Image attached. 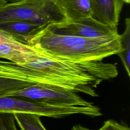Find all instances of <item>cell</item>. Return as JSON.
<instances>
[{"label":"cell","instance_id":"9","mask_svg":"<svg viewBox=\"0 0 130 130\" xmlns=\"http://www.w3.org/2000/svg\"><path fill=\"white\" fill-rule=\"evenodd\" d=\"M66 21H74L91 17L89 0H52Z\"/></svg>","mask_w":130,"mask_h":130},{"label":"cell","instance_id":"11","mask_svg":"<svg viewBox=\"0 0 130 130\" xmlns=\"http://www.w3.org/2000/svg\"><path fill=\"white\" fill-rule=\"evenodd\" d=\"M14 115L21 130H47L39 115L23 113H16Z\"/></svg>","mask_w":130,"mask_h":130},{"label":"cell","instance_id":"17","mask_svg":"<svg viewBox=\"0 0 130 130\" xmlns=\"http://www.w3.org/2000/svg\"><path fill=\"white\" fill-rule=\"evenodd\" d=\"M7 3V2L5 0H0V10L6 5Z\"/></svg>","mask_w":130,"mask_h":130},{"label":"cell","instance_id":"10","mask_svg":"<svg viewBox=\"0 0 130 130\" xmlns=\"http://www.w3.org/2000/svg\"><path fill=\"white\" fill-rule=\"evenodd\" d=\"M125 29L120 35L123 50L117 54L120 58L128 76H130V19L125 18Z\"/></svg>","mask_w":130,"mask_h":130},{"label":"cell","instance_id":"14","mask_svg":"<svg viewBox=\"0 0 130 130\" xmlns=\"http://www.w3.org/2000/svg\"><path fill=\"white\" fill-rule=\"evenodd\" d=\"M99 130H130L126 125L118 123L113 119L105 121Z\"/></svg>","mask_w":130,"mask_h":130},{"label":"cell","instance_id":"18","mask_svg":"<svg viewBox=\"0 0 130 130\" xmlns=\"http://www.w3.org/2000/svg\"><path fill=\"white\" fill-rule=\"evenodd\" d=\"M6 2H7V3H13V2H18L20 0H5Z\"/></svg>","mask_w":130,"mask_h":130},{"label":"cell","instance_id":"3","mask_svg":"<svg viewBox=\"0 0 130 130\" xmlns=\"http://www.w3.org/2000/svg\"><path fill=\"white\" fill-rule=\"evenodd\" d=\"M24 20L42 25L66 21L52 0H20L7 3L0 10V22Z\"/></svg>","mask_w":130,"mask_h":130},{"label":"cell","instance_id":"1","mask_svg":"<svg viewBox=\"0 0 130 130\" xmlns=\"http://www.w3.org/2000/svg\"><path fill=\"white\" fill-rule=\"evenodd\" d=\"M27 44L46 55L75 62L102 60L123 50L119 34L104 38H83L56 34L46 26Z\"/></svg>","mask_w":130,"mask_h":130},{"label":"cell","instance_id":"7","mask_svg":"<svg viewBox=\"0 0 130 130\" xmlns=\"http://www.w3.org/2000/svg\"><path fill=\"white\" fill-rule=\"evenodd\" d=\"M42 53L34 47L15 41L0 44V58L22 65L39 57Z\"/></svg>","mask_w":130,"mask_h":130},{"label":"cell","instance_id":"13","mask_svg":"<svg viewBox=\"0 0 130 130\" xmlns=\"http://www.w3.org/2000/svg\"><path fill=\"white\" fill-rule=\"evenodd\" d=\"M14 114L0 113V130H18Z\"/></svg>","mask_w":130,"mask_h":130},{"label":"cell","instance_id":"6","mask_svg":"<svg viewBox=\"0 0 130 130\" xmlns=\"http://www.w3.org/2000/svg\"><path fill=\"white\" fill-rule=\"evenodd\" d=\"M91 17L112 27H117L124 4L123 0H89Z\"/></svg>","mask_w":130,"mask_h":130},{"label":"cell","instance_id":"5","mask_svg":"<svg viewBox=\"0 0 130 130\" xmlns=\"http://www.w3.org/2000/svg\"><path fill=\"white\" fill-rule=\"evenodd\" d=\"M46 27L56 34L89 38H104L119 34L117 27L102 23L91 17L51 24Z\"/></svg>","mask_w":130,"mask_h":130},{"label":"cell","instance_id":"16","mask_svg":"<svg viewBox=\"0 0 130 130\" xmlns=\"http://www.w3.org/2000/svg\"><path fill=\"white\" fill-rule=\"evenodd\" d=\"M71 130H93V129H89L80 124H76L74 125ZM98 130H99V129H98Z\"/></svg>","mask_w":130,"mask_h":130},{"label":"cell","instance_id":"4","mask_svg":"<svg viewBox=\"0 0 130 130\" xmlns=\"http://www.w3.org/2000/svg\"><path fill=\"white\" fill-rule=\"evenodd\" d=\"M3 96H14L45 102L75 106H93V103L82 98L78 93L44 84H34L9 93Z\"/></svg>","mask_w":130,"mask_h":130},{"label":"cell","instance_id":"19","mask_svg":"<svg viewBox=\"0 0 130 130\" xmlns=\"http://www.w3.org/2000/svg\"><path fill=\"white\" fill-rule=\"evenodd\" d=\"M124 3H126V4H129V2H130V0H123Z\"/></svg>","mask_w":130,"mask_h":130},{"label":"cell","instance_id":"15","mask_svg":"<svg viewBox=\"0 0 130 130\" xmlns=\"http://www.w3.org/2000/svg\"><path fill=\"white\" fill-rule=\"evenodd\" d=\"M15 41H18L13 36L4 30L0 29V44Z\"/></svg>","mask_w":130,"mask_h":130},{"label":"cell","instance_id":"12","mask_svg":"<svg viewBox=\"0 0 130 130\" xmlns=\"http://www.w3.org/2000/svg\"><path fill=\"white\" fill-rule=\"evenodd\" d=\"M32 84L19 80L0 76V96L15 91L30 85Z\"/></svg>","mask_w":130,"mask_h":130},{"label":"cell","instance_id":"2","mask_svg":"<svg viewBox=\"0 0 130 130\" xmlns=\"http://www.w3.org/2000/svg\"><path fill=\"white\" fill-rule=\"evenodd\" d=\"M16 72L20 80L32 84L48 85L93 97L98 96L93 88L75 77L67 61L43 53L30 62L17 65Z\"/></svg>","mask_w":130,"mask_h":130},{"label":"cell","instance_id":"8","mask_svg":"<svg viewBox=\"0 0 130 130\" xmlns=\"http://www.w3.org/2000/svg\"><path fill=\"white\" fill-rule=\"evenodd\" d=\"M45 27V26L33 22L24 20L0 22V29L10 34L18 41L26 44L31 38Z\"/></svg>","mask_w":130,"mask_h":130}]
</instances>
